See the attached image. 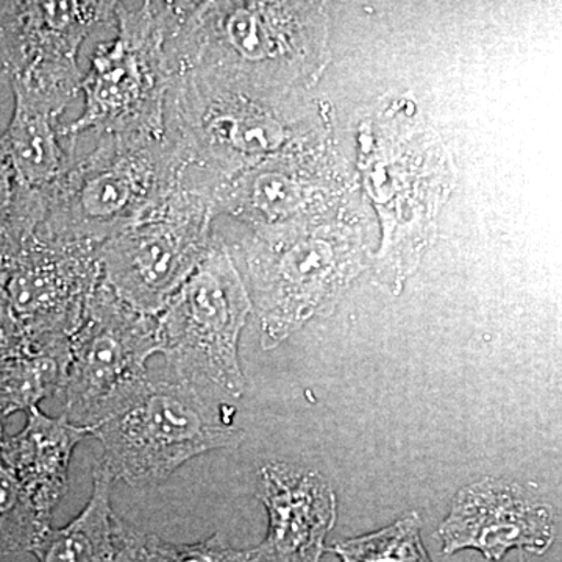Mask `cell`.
I'll list each match as a JSON object with an SVG mask.
<instances>
[{"label": "cell", "mask_w": 562, "mask_h": 562, "mask_svg": "<svg viewBox=\"0 0 562 562\" xmlns=\"http://www.w3.org/2000/svg\"><path fill=\"white\" fill-rule=\"evenodd\" d=\"M157 353L158 317L136 312L102 280L69 339L57 394L63 416L79 427L101 424L146 384L147 361Z\"/></svg>", "instance_id": "7"}, {"label": "cell", "mask_w": 562, "mask_h": 562, "mask_svg": "<svg viewBox=\"0 0 562 562\" xmlns=\"http://www.w3.org/2000/svg\"><path fill=\"white\" fill-rule=\"evenodd\" d=\"M9 199V177H7L5 166L0 165V224H2V214H5V203Z\"/></svg>", "instance_id": "21"}, {"label": "cell", "mask_w": 562, "mask_h": 562, "mask_svg": "<svg viewBox=\"0 0 562 562\" xmlns=\"http://www.w3.org/2000/svg\"><path fill=\"white\" fill-rule=\"evenodd\" d=\"M183 171L165 135H105L44 191L43 236L101 246L165 203Z\"/></svg>", "instance_id": "2"}, {"label": "cell", "mask_w": 562, "mask_h": 562, "mask_svg": "<svg viewBox=\"0 0 562 562\" xmlns=\"http://www.w3.org/2000/svg\"><path fill=\"white\" fill-rule=\"evenodd\" d=\"M177 2H116V40L92 58L80 81L83 114L61 127L76 138L105 135H165V103L173 79L168 43Z\"/></svg>", "instance_id": "5"}, {"label": "cell", "mask_w": 562, "mask_h": 562, "mask_svg": "<svg viewBox=\"0 0 562 562\" xmlns=\"http://www.w3.org/2000/svg\"><path fill=\"white\" fill-rule=\"evenodd\" d=\"M327 22L317 3L177 2L169 32L173 76L280 103L322 65Z\"/></svg>", "instance_id": "1"}, {"label": "cell", "mask_w": 562, "mask_h": 562, "mask_svg": "<svg viewBox=\"0 0 562 562\" xmlns=\"http://www.w3.org/2000/svg\"><path fill=\"white\" fill-rule=\"evenodd\" d=\"M235 408L203 394L202 386L172 372L149 376L135 395L91 428L102 443L99 461L114 480L150 486L168 480L184 462L246 438L233 422Z\"/></svg>", "instance_id": "3"}, {"label": "cell", "mask_w": 562, "mask_h": 562, "mask_svg": "<svg viewBox=\"0 0 562 562\" xmlns=\"http://www.w3.org/2000/svg\"><path fill=\"white\" fill-rule=\"evenodd\" d=\"M517 562H524V561H517Z\"/></svg>", "instance_id": "22"}, {"label": "cell", "mask_w": 562, "mask_h": 562, "mask_svg": "<svg viewBox=\"0 0 562 562\" xmlns=\"http://www.w3.org/2000/svg\"><path fill=\"white\" fill-rule=\"evenodd\" d=\"M251 305L271 350L312 317L330 312L361 271V250L349 232L291 222L255 228L243 246Z\"/></svg>", "instance_id": "4"}, {"label": "cell", "mask_w": 562, "mask_h": 562, "mask_svg": "<svg viewBox=\"0 0 562 562\" xmlns=\"http://www.w3.org/2000/svg\"><path fill=\"white\" fill-rule=\"evenodd\" d=\"M251 306L249 291L227 249L213 244L157 316L166 371L241 398L246 376L238 346Z\"/></svg>", "instance_id": "6"}, {"label": "cell", "mask_w": 562, "mask_h": 562, "mask_svg": "<svg viewBox=\"0 0 562 562\" xmlns=\"http://www.w3.org/2000/svg\"><path fill=\"white\" fill-rule=\"evenodd\" d=\"M116 2L16 3L5 21L7 58L16 91L66 109L80 90V44L114 16Z\"/></svg>", "instance_id": "10"}, {"label": "cell", "mask_w": 562, "mask_h": 562, "mask_svg": "<svg viewBox=\"0 0 562 562\" xmlns=\"http://www.w3.org/2000/svg\"><path fill=\"white\" fill-rule=\"evenodd\" d=\"M116 562H262L260 550H239L213 535L195 543H172L140 531L113 513L111 517Z\"/></svg>", "instance_id": "17"}, {"label": "cell", "mask_w": 562, "mask_h": 562, "mask_svg": "<svg viewBox=\"0 0 562 562\" xmlns=\"http://www.w3.org/2000/svg\"><path fill=\"white\" fill-rule=\"evenodd\" d=\"M16 94V114L2 147L16 166L21 183L44 192L76 160L74 144L61 143L66 136L58 117L65 110L20 91Z\"/></svg>", "instance_id": "15"}, {"label": "cell", "mask_w": 562, "mask_h": 562, "mask_svg": "<svg viewBox=\"0 0 562 562\" xmlns=\"http://www.w3.org/2000/svg\"><path fill=\"white\" fill-rule=\"evenodd\" d=\"M69 347L32 351L0 362V422L29 412L60 391Z\"/></svg>", "instance_id": "18"}, {"label": "cell", "mask_w": 562, "mask_h": 562, "mask_svg": "<svg viewBox=\"0 0 562 562\" xmlns=\"http://www.w3.org/2000/svg\"><path fill=\"white\" fill-rule=\"evenodd\" d=\"M257 498L268 513V535L258 546L262 561L321 562L338 514L330 483L312 469L266 462Z\"/></svg>", "instance_id": "12"}, {"label": "cell", "mask_w": 562, "mask_h": 562, "mask_svg": "<svg viewBox=\"0 0 562 562\" xmlns=\"http://www.w3.org/2000/svg\"><path fill=\"white\" fill-rule=\"evenodd\" d=\"M557 530L552 505L532 501L520 484L487 476L458 492L438 538L446 554L476 550L502 562L514 549L546 553Z\"/></svg>", "instance_id": "11"}, {"label": "cell", "mask_w": 562, "mask_h": 562, "mask_svg": "<svg viewBox=\"0 0 562 562\" xmlns=\"http://www.w3.org/2000/svg\"><path fill=\"white\" fill-rule=\"evenodd\" d=\"M50 528L0 452V553L35 552Z\"/></svg>", "instance_id": "19"}, {"label": "cell", "mask_w": 562, "mask_h": 562, "mask_svg": "<svg viewBox=\"0 0 562 562\" xmlns=\"http://www.w3.org/2000/svg\"><path fill=\"white\" fill-rule=\"evenodd\" d=\"M113 483V476L98 462L90 501L72 522L46 532L33 552L40 562H116L111 531Z\"/></svg>", "instance_id": "16"}, {"label": "cell", "mask_w": 562, "mask_h": 562, "mask_svg": "<svg viewBox=\"0 0 562 562\" xmlns=\"http://www.w3.org/2000/svg\"><path fill=\"white\" fill-rule=\"evenodd\" d=\"M317 183L313 162L290 151L222 181L211 198L214 211H225L255 228H269L301 220L316 199Z\"/></svg>", "instance_id": "13"}, {"label": "cell", "mask_w": 562, "mask_h": 562, "mask_svg": "<svg viewBox=\"0 0 562 562\" xmlns=\"http://www.w3.org/2000/svg\"><path fill=\"white\" fill-rule=\"evenodd\" d=\"M92 436L91 428L79 427L65 416L50 417L33 406L18 435L0 432V452L31 495L44 519L68 491L69 464L74 450Z\"/></svg>", "instance_id": "14"}, {"label": "cell", "mask_w": 562, "mask_h": 562, "mask_svg": "<svg viewBox=\"0 0 562 562\" xmlns=\"http://www.w3.org/2000/svg\"><path fill=\"white\" fill-rule=\"evenodd\" d=\"M420 517L408 513L390 527L336 543L341 562H432L420 536Z\"/></svg>", "instance_id": "20"}, {"label": "cell", "mask_w": 562, "mask_h": 562, "mask_svg": "<svg viewBox=\"0 0 562 562\" xmlns=\"http://www.w3.org/2000/svg\"><path fill=\"white\" fill-rule=\"evenodd\" d=\"M99 247L32 235L7 250V294L33 349L69 346L102 283Z\"/></svg>", "instance_id": "9"}, {"label": "cell", "mask_w": 562, "mask_h": 562, "mask_svg": "<svg viewBox=\"0 0 562 562\" xmlns=\"http://www.w3.org/2000/svg\"><path fill=\"white\" fill-rule=\"evenodd\" d=\"M211 192L180 179L154 213L99 247L102 280L136 312L158 316L211 246Z\"/></svg>", "instance_id": "8"}]
</instances>
